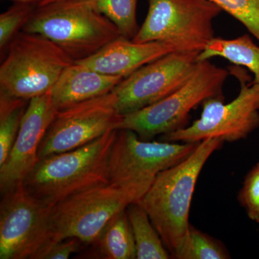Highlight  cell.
<instances>
[{"instance_id": "obj_12", "label": "cell", "mask_w": 259, "mask_h": 259, "mask_svg": "<svg viewBox=\"0 0 259 259\" xmlns=\"http://www.w3.org/2000/svg\"><path fill=\"white\" fill-rule=\"evenodd\" d=\"M199 143L144 141L134 131L117 130L109 157V180L122 184L154 180L188 157Z\"/></svg>"}, {"instance_id": "obj_21", "label": "cell", "mask_w": 259, "mask_h": 259, "mask_svg": "<svg viewBox=\"0 0 259 259\" xmlns=\"http://www.w3.org/2000/svg\"><path fill=\"white\" fill-rule=\"evenodd\" d=\"M97 11L119 29L122 37L133 40L140 27L137 21L138 0H90Z\"/></svg>"}, {"instance_id": "obj_3", "label": "cell", "mask_w": 259, "mask_h": 259, "mask_svg": "<svg viewBox=\"0 0 259 259\" xmlns=\"http://www.w3.org/2000/svg\"><path fill=\"white\" fill-rule=\"evenodd\" d=\"M153 180L110 182L70 196L55 204L51 212L50 241L37 259L51 245L67 238L93 244L112 218L144 197Z\"/></svg>"}, {"instance_id": "obj_6", "label": "cell", "mask_w": 259, "mask_h": 259, "mask_svg": "<svg viewBox=\"0 0 259 259\" xmlns=\"http://www.w3.org/2000/svg\"><path fill=\"white\" fill-rule=\"evenodd\" d=\"M229 74V71L209 60L199 61L193 74L181 88L156 103L122 116L117 130H130L141 140L150 141L185 127L194 108L209 98L222 97Z\"/></svg>"}, {"instance_id": "obj_14", "label": "cell", "mask_w": 259, "mask_h": 259, "mask_svg": "<svg viewBox=\"0 0 259 259\" xmlns=\"http://www.w3.org/2000/svg\"><path fill=\"white\" fill-rule=\"evenodd\" d=\"M178 51L180 48L169 42H136L122 36L93 56L75 62L102 74L125 78L145 65Z\"/></svg>"}, {"instance_id": "obj_8", "label": "cell", "mask_w": 259, "mask_h": 259, "mask_svg": "<svg viewBox=\"0 0 259 259\" xmlns=\"http://www.w3.org/2000/svg\"><path fill=\"white\" fill-rule=\"evenodd\" d=\"M236 76L241 82L238 96L229 103L222 97H212L202 103L200 117L188 127L163 135L168 142L199 143L208 139L224 142L244 139L259 127V85L247 83L240 71Z\"/></svg>"}, {"instance_id": "obj_24", "label": "cell", "mask_w": 259, "mask_h": 259, "mask_svg": "<svg viewBox=\"0 0 259 259\" xmlns=\"http://www.w3.org/2000/svg\"><path fill=\"white\" fill-rule=\"evenodd\" d=\"M238 200L248 218L259 221V162L245 177L243 187L238 194Z\"/></svg>"}, {"instance_id": "obj_22", "label": "cell", "mask_w": 259, "mask_h": 259, "mask_svg": "<svg viewBox=\"0 0 259 259\" xmlns=\"http://www.w3.org/2000/svg\"><path fill=\"white\" fill-rule=\"evenodd\" d=\"M36 9L35 5L28 3H15L0 15V50L4 53L8 50L10 44L18 35L34 11Z\"/></svg>"}, {"instance_id": "obj_27", "label": "cell", "mask_w": 259, "mask_h": 259, "mask_svg": "<svg viewBox=\"0 0 259 259\" xmlns=\"http://www.w3.org/2000/svg\"><path fill=\"white\" fill-rule=\"evenodd\" d=\"M57 1H61V0H44V2H42L40 5H37V6H40V5H44L47 4H49V3H54V2Z\"/></svg>"}, {"instance_id": "obj_23", "label": "cell", "mask_w": 259, "mask_h": 259, "mask_svg": "<svg viewBox=\"0 0 259 259\" xmlns=\"http://www.w3.org/2000/svg\"><path fill=\"white\" fill-rule=\"evenodd\" d=\"M246 28L259 44V0H209Z\"/></svg>"}, {"instance_id": "obj_26", "label": "cell", "mask_w": 259, "mask_h": 259, "mask_svg": "<svg viewBox=\"0 0 259 259\" xmlns=\"http://www.w3.org/2000/svg\"><path fill=\"white\" fill-rule=\"evenodd\" d=\"M10 1H13L15 3H28V4H33L39 5L44 0H10Z\"/></svg>"}, {"instance_id": "obj_7", "label": "cell", "mask_w": 259, "mask_h": 259, "mask_svg": "<svg viewBox=\"0 0 259 259\" xmlns=\"http://www.w3.org/2000/svg\"><path fill=\"white\" fill-rule=\"evenodd\" d=\"M144 23L133 40L165 42L201 53L214 37L213 22L223 10L209 0H148Z\"/></svg>"}, {"instance_id": "obj_2", "label": "cell", "mask_w": 259, "mask_h": 259, "mask_svg": "<svg viewBox=\"0 0 259 259\" xmlns=\"http://www.w3.org/2000/svg\"><path fill=\"white\" fill-rule=\"evenodd\" d=\"M117 132L112 130L82 147L39 160L23 182L25 190L54 207L70 196L110 183L109 157Z\"/></svg>"}, {"instance_id": "obj_9", "label": "cell", "mask_w": 259, "mask_h": 259, "mask_svg": "<svg viewBox=\"0 0 259 259\" xmlns=\"http://www.w3.org/2000/svg\"><path fill=\"white\" fill-rule=\"evenodd\" d=\"M52 209L29 194L23 183L3 194L0 258L37 259L50 241Z\"/></svg>"}, {"instance_id": "obj_16", "label": "cell", "mask_w": 259, "mask_h": 259, "mask_svg": "<svg viewBox=\"0 0 259 259\" xmlns=\"http://www.w3.org/2000/svg\"><path fill=\"white\" fill-rule=\"evenodd\" d=\"M221 57L237 66H244L254 75L253 82L259 85V44H255L249 35L233 39L215 37L199 53L198 61Z\"/></svg>"}, {"instance_id": "obj_1", "label": "cell", "mask_w": 259, "mask_h": 259, "mask_svg": "<svg viewBox=\"0 0 259 259\" xmlns=\"http://www.w3.org/2000/svg\"><path fill=\"white\" fill-rule=\"evenodd\" d=\"M223 143L219 139L200 141L188 157L160 172L139 201L172 258L190 228L191 203L199 175L211 155Z\"/></svg>"}, {"instance_id": "obj_17", "label": "cell", "mask_w": 259, "mask_h": 259, "mask_svg": "<svg viewBox=\"0 0 259 259\" xmlns=\"http://www.w3.org/2000/svg\"><path fill=\"white\" fill-rule=\"evenodd\" d=\"M126 210L134 233L136 258H171V253L139 202L130 204Z\"/></svg>"}, {"instance_id": "obj_19", "label": "cell", "mask_w": 259, "mask_h": 259, "mask_svg": "<svg viewBox=\"0 0 259 259\" xmlns=\"http://www.w3.org/2000/svg\"><path fill=\"white\" fill-rule=\"evenodd\" d=\"M29 101L0 93V166L14 145Z\"/></svg>"}, {"instance_id": "obj_18", "label": "cell", "mask_w": 259, "mask_h": 259, "mask_svg": "<svg viewBox=\"0 0 259 259\" xmlns=\"http://www.w3.org/2000/svg\"><path fill=\"white\" fill-rule=\"evenodd\" d=\"M93 244L104 258H136V243L126 209L112 218Z\"/></svg>"}, {"instance_id": "obj_11", "label": "cell", "mask_w": 259, "mask_h": 259, "mask_svg": "<svg viewBox=\"0 0 259 259\" xmlns=\"http://www.w3.org/2000/svg\"><path fill=\"white\" fill-rule=\"evenodd\" d=\"M199 54L195 51H175L124 78L112 91L120 115L149 106L178 90L193 74Z\"/></svg>"}, {"instance_id": "obj_15", "label": "cell", "mask_w": 259, "mask_h": 259, "mask_svg": "<svg viewBox=\"0 0 259 259\" xmlns=\"http://www.w3.org/2000/svg\"><path fill=\"white\" fill-rule=\"evenodd\" d=\"M102 74L85 65L74 62L64 70L51 90L59 111L111 93L123 79Z\"/></svg>"}, {"instance_id": "obj_5", "label": "cell", "mask_w": 259, "mask_h": 259, "mask_svg": "<svg viewBox=\"0 0 259 259\" xmlns=\"http://www.w3.org/2000/svg\"><path fill=\"white\" fill-rule=\"evenodd\" d=\"M0 66V93L30 100L51 91L74 59L39 34L19 32Z\"/></svg>"}, {"instance_id": "obj_4", "label": "cell", "mask_w": 259, "mask_h": 259, "mask_svg": "<svg viewBox=\"0 0 259 259\" xmlns=\"http://www.w3.org/2000/svg\"><path fill=\"white\" fill-rule=\"evenodd\" d=\"M23 31L47 37L74 61L93 56L122 37L115 24L90 0H61L37 6Z\"/></svg>"}, {"instance_id": "obj_20", "label": "cell", "mask_w": 259, "mask_h": 259, "mask_svg": "<svg viewBox=\"0 0 259 259\" xmlns=\"http://www.w3.org/2000/svg\"><path fill=\"white\" fill-rule=\"evenodd\" d=\"M173 258L227 259L231 255L221 242L190 225L185 241Z\"/></svg>"}, {"instance_id": "obj_13", "label": "cell", "mask_w": 259, "mask_h": 259, "mask_svg": "<svg viewBox=\"0 0 259 259\" xmlns=\"http://www.w3.org/2000/svg\"><path fill=\"white\" fill-rule=\"evenodd\" d=\"M58 112L51 91L29 101L14 145L0 166L2 195L23 183L36 166L39 148Z\"/></svg>"}, {"instance_id": "obj_10", "label": "cell", "mask_w": 259, "mask_h": 259, "mask_svg": "<svg viewBox=\"0 0 259 259\" xmlns=\"http://www.w3.org/2000/svg\"><path fill=\"white\" fill-rule=\"evenodd\" d=\"M122 117L113 92L60 110L42 139L39 160L93 142L117 130Z\"/></svg>"}, {"instance_id": "obj_28", "label": "cell", "mask_w": 259, "mask_h": 259, "mask_svg": "<svg viewBox=\"0 0 259 259\" xmlns=\"http://www.w3.org/2000/svg\"><path fill=\"white\" fill-rule=\"evenodd\" d=\"M258 223H259V221H258Z\"/></svg>"}, {"instance_id": "obj_25", "label": "cell", "mask_w": 259, "mask_h": 259, "mask_svg": "<svg viewBox=\"0 0 259 259\" xmlns=\"http://www.w3.org/2000/svg\"><path fill=\"white\" fill-rule=\"evenodd\" d=\"M83 243L77 238H71L54 243L47 248L38 259H67L78 251Z\"/></svg>"}]
</instances>
